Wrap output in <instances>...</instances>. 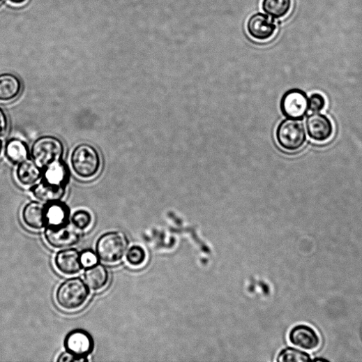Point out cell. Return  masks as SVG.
Returning a JSON list of instances; mask_svg holds the SVG:
<instances>
[{"label": "cell", "instance_id": "31", "mask_svg": "<svg viewBox=\"0 0 362 362\" xmlns=\"http://www.w3.org/2000/svg\"><path fill=\"white\" fill-rule=\"evenodd\" d=\"M2 1H3V0H0V3H2Z\"/></svg>", "mask_w": 362, "mask_h": 362}, {"label": "cell", "instance_id": "17", "mask_svg": "<svg viewBox=\"0 0 362 362\" xmlns=\"http://www.w3.org/2000/svg\"><path fill=\"white\" fill-rule=\"evenodd\" d=\"M22 82L16 75H0V101L9 102L17 98L22 91Z\"/></svg>", "mask_w": 362, "mask_h": 362}, {"label": "cell", "instance_id": "12", "mask_svg": "<svg viewBox=\"0 0 362 362\" xmlns=\"http://www.w3.org/2000/svg\"><path fill=\"white\" fill-rule=\"evenodd\" d=\"M80 254L76 248H64L56 254L55 265L57 269L66 276H75L80 273L83 266L80 262Z\"/></svg>", "mask_w": 362, "mask_h": 362}, {"label": "cell", "instance_id": "25", "mask_svg": "<svg viewBox=\"0 0 362 362\" xmlns=\"http://www.w3.org/2000/svg\"><path fill=\"white\" fill-rule=\"evenodd\" d=\"M326 106V100L320 93H314L309 98L308 110L313 113L321 112Z\"/></svg>", "mask_w": 362, "mask_h": 362}, {"label": "cell", "instance_id": "3", "mask_svg": "<svg viewBox=\"0 0 362 362\" xmlns=\"http://www.w3.org/2000/svg\"><path fill=\"white\" fill-rule=\"evenodd\" d=\"M30 152L31 159L43 169L51 163L63 160L65 146L56 136L43 135L34 141Z\"/></svg>", "mask_w": 362, "mask_h": 362}, {"label": "cell", "instance_id": "6", "mask_svg": "<svg viewBox=\"0 0 362 362\" xmlns=\"http://www.w3.org/2000/svg\"><path fill=\"white\" fill-rule=\"evenodd\" d=\"M308 107L309 100L306 93L298 89L287 91L281 100L282 114L290 119H302L306 115Z\"/></svg>", "mask_w": 362, "mask_h": 362}, {"label": "cell", "instance_id": "23", "mask_svg": "<svg viewBox=\"0 0 362 362\" xmlns=\"http://www.w3.org/2000/svg\"><path fill=\"white\" fill-rule=\"evenodd\" d=\"M126 261L133 267L142 266L146 258L144 249L139 246H133L126 252Z\"/></svg>", "mask_w": 362, "mask_h": 362}, {"label": "cell", "instance_id": "10", "mask_svg": "<svg viewBox=\"0 0 362 362\" xmlns=\"http://www.w3.org/2000/svg\"><path fill=\"white\" fill-rule=\"evenodd\" d=\"M289 340L293 345L307 351L317 349L321 344L316 331L304 324L294 326L289 333Z\"/></svg>", "mask_w": 362, "mask_h": 362}, {"label": "cell", "instance_id": "21", "mask_svg": "<svg viewBox=\"0 0 362 362\" xmlns=\"http://www.w3.org/2000/svg\"><path fill=\"white\" fill-rule=\"evenodd\" d=\"M292 3V0H263L262 10L273 19H281L289 14Z\"/></svg>", "mask_w": 362, "mask_h": 362}, {"label": "cell", "instance_id": "7", "mask_svg": "<svg viewBox=\"0 0 362 362\" xmlns=\"http://www.w3.org/2000/svg\"><path fill=\"white\" fill-rule=\"evenodd\" d=\"M66 350L83 359H88L95 347L92 335L85 330L75 329L70 331L64 340Z\"/></svg>", "mask_w": 362, "mask_h": 362}, {"label": "cell", "instance_id": "15", "mask_svg": "<svg viewBox=\"0 0 362 362\" xmlns=\"http://www.w3.org/2000/svg\"><path fill=\"white\" fill-rule=\"evenodd\" d=\"M43 180L60 187H67L70 180V171L63 160H57L43 169Z\"/></svg>", "mask_w": 362, "mask_h": 362}, {"label": "cell", "instance_id": "19", "mask_svg": "<svg viewBox=\"0 0 362 362\" xmlns=\"http://www.w3.org/2000/svg\"><path fill=\"white\" fill-rule=\"evenodd\" d=\"M20 183L24 186H33L43 176V169L31 159L18 165L16 172Z\"/></svg>", "mask_w": 362, "mask_h": 362}, {"label": "cell", "instance_id": "14", "mask_svg": "<svg viewBox=\"0 0 362 362\" xmlns=\"http://www.w3.org/2000/svg\"><path fill=\"white\" fill-rule=\"evenodd\" d=\"M24 223L30 229L40 230L47 227L45 204L33 201L24 206L22 211Z\"/></svg>", "mask_w": 362, "mask_h": 362}, {"label": "cell", "instance_id": "24", "mask_svg": "<svg viewBox=\"0 0 362 362\" xmlns=\"http://www.w3.org/2000/svg\"><path fill=\"white\" fill-rule=\"evenodd\" d=\"M70 221L77 230L84 231L91 225L92 216L89 212L80 210L73 215Z\"/></svg>", "mask_w": 362, "mask_h": 362}, {"label": "cell", "instance_id": "26", "mask_svg": "<svg viewBox=\"0 0 362 362\" xmlns=\"http://www.w3.org/2000/svg\"><path fill=\"white\" fill-rule=\"evenodd\" d=\"M98 260L96 253L91 250H84L80 254V262L84 269L96 265L98 263Z\"/></svg>", "mask_w": 362, "mask_h": 362}, {"label": "cell", "instance_id": "30", "mask_svg": "<svg viewBox=\"0 0 362 362\" xmlns=\"http://www.w3.org/2000/svg\"><path fill=\"white\" fill-rule=\"evenodd\" d=\"M3 150V144L1 139H0V156H1Z\"/></svg>", "mask_w": 362, "mask_h": 362}, {"label": "cell", "instance_id": "2", "mask_svg": "<svg viewBox=\"0 0 362 362\" xmlns=\"http://www.w3.org/2000/svg\"><path fill=\"white\" fill-rule=\"evenodd\" d=\"M90 289L82 279L72 278L64 281L58 288L56 299L59 306L66 311H75L87 301Z\"/></svg>", "mask_w": 362, "mask_h": 362}, {"label": "cell", "instance_id": "9", "mask_svg": "<svg viewBox=\"0 0 362 362\" xmlns=\"http://www.w3.org/2000/svg\"><path fill=\"white\" fill-rule=\"evenodd\" d=\"M248 33L255 40L264 41L271 38L277 29L273 20L268 15L258 13L252 15L246 23Z\"/></svg>", "mask_w": 362, "mask_h": 362}, {"label": "cell", "instance_id": "13", "mask_svg": "<svg viewBox=\"0 0 362 362\" xmlns=\"http://www.w3.org/2000/svg\"><path fill=\"white\" fill-rule=\"evenodd\" d=\"M47 227L59 228L70 224V206L62 200L45 203Z\"/></svg>", "mask_w": 362, "mask_h": 362}, {"label": "cell", "instance_id": "16", "mask_svg": "<svg viewBox=\"0 0 362 362\" xmlns=\"http://www.w3.org/2000/svg\"><path fill=\"white\" fill-rule=\"evenodd\" d=\"M67 187H60L50 184L42 180L32 186L31 192L39 201L49 203L62 200L66 196Z\"/></svg>", "mask_w": 362, "mask_h": 362}, {"label": "cell", "instance_id": "22", "mask_svg": "<svg viewBox=\"0 0 362 362\" xmlns=\"http://www.w3.org/2000/svg\"><path fill=\"white\" fill-rule=\"evenodd\" d=\"M310 361H312V359L308 352L292 347L282 349L277 358L278 362H308Z\"/></svg>", "mask_w": 362, "mask_h": 362}, {"label": "cell", "instance_id": "5", "mask_svg": "<svg viewBox=\"0 0 362 362\" xmlns=\"http://www.w3.org/2000/svg\"><path fill=\"white\" fill-rule=\"evenodd\" d=\"M276 137L280 146L290 151L299 149L306 139L303 125L294 119L283 121L278 128Z\"/></svg>", "mask_w": 362, "mask_h": 362}, {"label": "cell", "instance_id": "18", "mask_svg": "<svg viewBox=\"0 0 362 362\" xmlns=\"http://www.w3.org/2000/svg\"><path fill=\"white\" fill-rule=\"evenodd\" d=\"M84 282L93 291H99L105 288L110 281V273L107 269L98 263L96 265L85 269Z\"/></svg>", "mask_w": 362, "mask_h": 362}, {"label": "cell", "instance_id": "8", "mask_svg": "<svg viewBox=\"0 0 362 362\" xmlns=\"http://www.w3.org/2000/svg\"><path fill=\"white\" fill-rule=\"evenodd\" d=\"M44 237L49 246L58 249L70 248L80 240L77 229L70 224L59 228L45 227Z\"/></svg>", "mask_w": 362, "mask_h": 362}, {"label": "cell", "instance_id": "27", "mask_svg": "<svg viewBox=\"0 0 362 362\" xmlns=\"http://www.w3.org/2000/svg\"><path fill=\"white\" fill-rule=\"evenodd\" d=\"M89 359L80 358L68 351L61 353L58 357V362H84Z\"/></svg>", "mask_w": 362, "mask_h": 362}, {"label": "cell", "instance_id": "1", "mask_svg": "<svg viewBox=\"0 0 362 362\" xmlns=\"http://www.w3.org/2000/svg\"><path fill=\"white\" fill-rule=\"evenodd\" d=\"M70 163L75 174L83 179H89L96 176L101 165L98 151L87 143L80 144L74 148Z\"/></svg>", "mask_w": 362, "mask_h": 362}, {"label": "cell", "instance_id": "29", "mask_svg": "<svg viewBox=\"0 0 362 362\" xmlns=\"http://www.w3.org/2000/svg\"><path fill=\"white\" fill-rule=\"evenodd\" d=\"M8 1L12 5L20 6L24 5L28 0H8Z\"/></svg>", "mask_w": 362, "mask_h": 362}, {"label": "cell", "instance_id": "11", "mask_svg": "<svg viewBox=\"0 0 362 362\" xmlns=\"http://www.w3.org/2000/svg\"><path fill=\"white\" fill-rule=\"evenodd\" d=\"M308 134L315 141L323 142L329 140L333 133V126L325 115L314 113L306 120Z\"/></svg>", "mask_w": 362, "mask_h": 362}, {"label": "cell", "instance_id": "28", "mask_svg": "<svg viewBox=\"0 0 362 362\" xmlns=\"http://www.w3.org/2000/svg\"><path fill=\"white\" fill-rule=\"evenodd\" d=\"M9 120L6 112L0 107V137H3L8 133Z\"/></svg>", "mask_w": 362, "mask_h": 362}, {"label": "cell", "instance_id": "20", "mask_svg": "<svg viewBox=\"0 0 362 362\" xmlns=\"http://www.w3.org/2000/svg\"><path fill=\"white\" fill-rule=\"evenodd\" d=\"M6 155L13 165L19 164L30 158L31 152L28 144L20 139L13 138L6 146Z\"/></svg>", "mask_w": 362, "mask_h": 362}, {"label": "cell", "instance_id": "4", "mask_svg": "<svg viewBox=\"0 0 362 362\" xmlns=\"http://www.w3.org/2000/svg\"><path fill=\"white\" fill-rule=\"evenodd\" d=\"M128 241L118 232H110L101 235L96 243V253L98 259L108 264H115L126 254Z\"/></svg>", "mask_w": 362, "mask_h": 362}]
</instances>
